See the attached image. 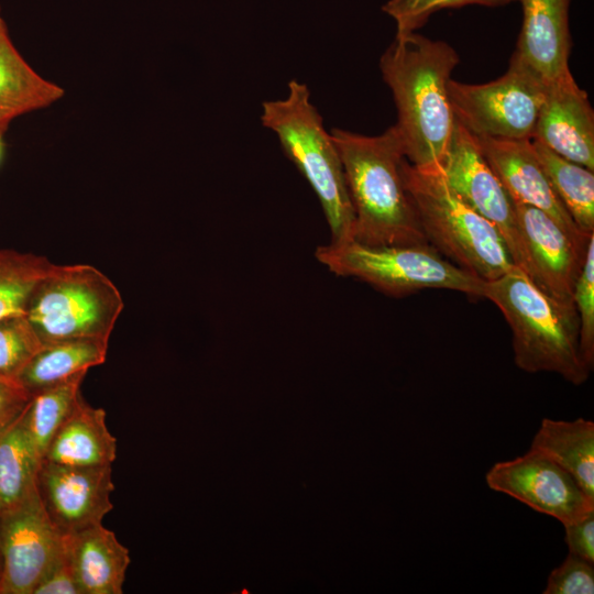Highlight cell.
<instances>
[{
  "label": "cell",
  "mask_w": 594,
  "mask_h": 594,
  "mask_svg": "<svg viewBox=\"0 0 594 594\" xmlns=\"http://www.w3.org/2000/svg\"><path fill=\"white\" fill-rule=\"evenodd\" d=\"M460 57L444 41L417 32L396 34L380 59L397 109L394 125L407 161L420 169L442 168L455 119L448 85Z\"/></svg>",
  "instance_id": "cell-1"
},
{
  "label": "cell",
  "mask_w": 594,
  "mask_h": 594,
  "mask_svg": "<svg viewBox=\"0 0 594 594\" xmlns=\"http://www.w3.org/2000/svg\"><path fill=\"white\" fill-rule=\"evenodd\" d=\"M355 216L353 240L365 245L429 243L404 178L406 161L396 128L367 136L333 128Z\"/></svg>",
  "instance_id": "cell-2"
},
{
  "label": "cell",
  "mask_w": 594,
  "mask_h": 594,
  "mask_svg": "<svg viewBox=\"0 0 594 594\" xmlns=\"http://www.w3.org/2000/svg\"><path fill=\"white\" fill-rule=\"evenodd\" d=\"M482 298L504 315L513 333L517 367L528 373H557L574 385L587 381L592 371L580 352L574 302L551 297L516 265L485 282Z\"/></svg>",
  "instance_id": "cell-3"
},
{
  "label": "cell",
  "mask_w": 594,
  "mask_h": 594,
  "mask_svg": "<svg viewBox=\"0 0 594 594\" xmlns=\"http://www.w3.org/2000/svg\"><path fill=\"white\" fill-rule=\"evenodd\" d=\"M262 124L272 130L286 156L316 193L331 242L353 240L355 216L339 151L310 101L306 84L293 79L284 99L262 103Z\"/></svg>",
  "instance_id": "cell-4"
},
{
  "label": "cell",
  "mask_w": 594,
  "mask_h": 594,
  "mask_svg": "<svg viewBox=\"0 0 594 594\" xmlns=\"http://www.w3.org/2000/svg\"><path fill=\"white\" fill-rule=\"evenodd\" d=\"M404 178L424 234L440 254L485 282L515 266L499 231L449 186L442 168L420 169L406 158Z\"/></svg>",
  "instance_id": "cell-5"
},
{
  "label": "cell",
  "mask_w": 594,
  "mask_h": 594,
  "mask_svg": "<svg viewBox=\"0 0 594 594\" xmlns=\"http://www.w3.org/2000/svg\"><path fill=\"white\" fill-rule=\"evenodd\" d=\"M316 258L338 276L353 277L393 297L442 288L482 298L485 280L446 260L431 244L365 245L354 240L318 246Z\"/></svg>",
  "instance_id": "cell-6"
},
{
  "label": "cell",
  "mask_w": 594,
  "mask_h": 594,
  "mask_svg": "<svg viewBox=\"0 0 594 594\" xmlns=\"http://www.w3.org/2000/svg\"><path fill=\"white\" fill-rule=\"evenodd\" d=\"M123 307L118 287L97 267L56 264L35 288L25 316L43 344L109 339Z\"/></svg>",
  "instance_id": "cell-7"
},
{
  "label": "cell",
  "mask_w": 594,
  "mask_h": 594,
  "mask_svg": "<svg viewBox=\"0 0 594 594\" xmlns=\"http://www.w3.org/2000/svg\"><path fill=\"white\" fill-rule=\"evenodd\" d=\"M546 80L516 54L499 78L480 85L450 79L454 119L475 136L531 139Z\"/></svg>",
  "instance_id": "cell-8"
},
{
  "label": "cell",
  "mask_w": 594,
  "mask_h": 594,
  "mask_svg": "<svg viewBox=\"0 0 594 594\" xmlns=\"http://www.w3.org/2000/svg\"><path fill=\"white\" fill-rule=\"evenodd\" d=\"M0 594H33L64 552L63 535L50 519L37 490L0 514Z\"/></svg>",
  "instance_id": "cell-9"
},
{
  "label": "cell",
  "mask_w": 594,
  "mask_h": 594,
  "mask_svg": "<svg viewBox=\"0 0 594 594\" xmlns=\"http://www.w3.org/2000/svg\"><path fill=\"white\" fill-rule=\"evenodd\" d=\"M442 172L449 186L495 226L514 264L528 275L514 202L482 155L474 135L457 121Z\"/></svg>",
  "instance_id": "cell-10"
},
{
  "label": "cell",
  "mask_w": 594,
  "mask_h": 594,
  "mask_svg": "<svg viewBox=\"0 0 594 594\" xmlns=\"http://www.w3.org/2000/svg\"><path fill=\"white\" fill-rule=\"evenodd\" d=\"M487 486L534 510L568 525L594 512L575 480L543 453L529 449L524 455L495 463L486 473Z\"/></svg>",
  "instance_id": "cell-11"
},
{
  "label": "cell",
  "mask_w": 594,
  "mask_h": 594,
  "mask_svg": "<svg viewBox=\"0 0 594 594\" xmlns=\"http://www.w3.org/2000/svg\"><path fill=\"white\" fill-rule=\"evenodd\" d=\"M111 465L78 466L42 460L36 490L50 519L63 535L102 524L113 509Z\"/></svg>",
  "instance_id": "cell-12"
},
{
  "label": "cell",
  "mask_w": 594,
  "mask_h": 594,
  "mask_svg": "<svg viewBox=\"0 0 594 594\" xmlns=\"http://www.w3.org/2000/svg\"><path fill=\"white\" fill-rule=\"evenodd\" d=\"M513 202L529 278L551 297L573 302L588 242L574 240L544 211Z\"/></svg>",
  "instance_id": "cell-13"
},
{
  "label": "cell",
  "mask_w": 594,
  "mask_h": 594,
  "mask_svg": "<svg viewBox=\"0 0 594 594\" xmlns=\"http://www.w3.org/2000/svg\"><path fill=\"white\" fill-rule=\"evenodd\" d=\"M535 140L558 155L594 170V111L570 69L546 80Z\"/></svg>",
  "instance_id": "cell-14"
},
{
  "label": "cell",
  "mask_w": 594,
  "mask_h": 594,
  "mask_svg": "<svg viewBox=\"0 0 594 594\" xmlns=\"http://www.w3.org/2000/svg\"><path fill=\"white\" fill-rule=\"evenodd\" d=\"M474 138L482 155L513 201L544 211L574 240L588 242L594 233L583 234L573 222L554 194L531 139Z\"/></svg>",
  "instance_id": "cell-15"
},
{
  "label": "cell",
  "mask_w": 594,
  "mask_h": 594,
  "mask_svg": "<svg viewBox=\"0 0 594 594\" xmlns=\"http://www.w3.org/2000/svg\"><path fill=\"white\" fill-rule=\"evenodd\" d=\"M522 7V25L514 54L544 80L570 69V0H512Z\"/></svg>",
  "instance_id": "cell-16"
},
{
  "label": "cell",
  "mask_w": 594,
  "mask_h": 594,
  "mask_svg": "<svg viewBox=\"0 0 594 594\" xmlns=\"http://www.w3.org/2000/svg\"><path fill=\"white\" fill-rule=\"evenodd\" d=\"M65 551L81 594H122L129 549L102 524L65 535Z\"/></svg>",
  "instance_id": "cell-17"
},
{
  "label": "cell",
  "mask_w": 594,
  "mask_h": 594,
  "mask_svg": "<svg viewBox=\"0 0 594 594\" xmlns=\"http://www.w3.org/2000/svg\"><path fill=\"white\" fill-rule=\"evenodd\" d=\"M106 410L80 395L75 407L52 438L43 460L78 466L112 464L117 438L110 432Z\"/></svg>",
  "instance_id": "cell-18"
},
{
  "label": "cell",
  "mask_w": 594,
  "mask_h": 594,
  "mask_svg": "<svg viewBox=\"0 0 594 594\" xmlns=\"http://www.w3.org/2000/svg\"><path fill=\"white\" fill-rule=\"evenodd\" d=\"M65 95L57 84L40 75L13 44L0 18V132L16 118L51 107Z\"/></svg>",
  "instance_id": "cell-19"
},
{
  "label": "cell",
  "mask_w": 594,
  "mask_h": 594,
  "mask_svg": "<svg viewBox=\"0 0 594 594\" xmlns=\"http://www.w3.org/2000/svg\"><path fill=\"white\" fill-rule=\"evenodd\" d=\"M530 449L543 453L565 470L594 499V422L542 419Z\"/></svg>",
  "instance_id": "cell-20"
},
{
  "label": "cell",
  "mask_w": 594,
  "mask_h": 594,
  "mask_svg": "<svg viewBox=\"0 0 594 594\" xmlns=\"http://www.w3.org/2000/svg\"><path fill=\"white\" fill-rule=\"evenodd\" d=\"M109 339L76 338L44 343L19 381L34 393L61 383L106 361Z\"/></svg>",
  "instance_id": "cell-21"
},
{
  "label": "cell",
  "mask_w": 594,
  "mask_h": 594,
  "mask_svg": "<svg viewBox=\"0 0 594 594\" xmlns=\"http://www.w3.org/2000/svg\"><path fill=\"white\" fill-rule=\"evenodd\" d=\"M543 172L578 229L594 233V174L531 140Z\"/></svg>",
  "instance_id": "cell-22"
},
{
  "label": "cell",
  "mask_w": 594,
  "mask_h": 594,
  "mask_svg": "<svg viewBox=\"0 0 594 594\" xmlns=\"http://www.w3.org/2000/svg\"><path fill=\"white\" fill-rule=\"evenodd\" d=\"M40 463L21 414L0 431V514L15 507L36 490Z\"/></svg>",
  "instance_id": "cell-23"
},
{
  "label": "cell",
  "mask_w": 594,
  "mask_h": 594,
  "mask_svg": "<svg viewBox=\"0 0 594 594\" xmlns=\"http://www.w3.org/2000/svg\"><path fill=\"white\" fill-rule=\"evenodd\" d=\"M86 374V371L80 372L34 393L22 413L29 440L41 462L55 432L79 399L80 385Z\"/></svg>",
  "instance_id": "cell-24"
},
{
  "label": "cell",
  "mask_w": 594,
  "mask_h": 594,
  "mask_svg": "<svg viewBox=\"0 0 594 594\" xmlns=\"http://www.w3.org/2000/svg\"><path fill=\"white\" fill-rule=\"evenodd\" d=\"M55 266L42 255L0 250V320L25 315L35 288Z\"/></svg>",
  "instance_id": "cell-25"
},
{
  "label": "cell",
  "mask_w": 594,
  "mask_h": 594,
  "mask_svg": "<svg viewBox=\"0 0 594 594\" xmlns=\"http://www.w3.org/2000/svg\"><path fill=\"white\" fill-rule=\"evenodd\" d=\"M43 345L25 315L0 320V375L19 380Z\"/></svg>",
  "instance_id": "cell-26"
},
{
  "label": "cell",
  "mask_w": 594,
  "mask_h": 594,
  "mask_svg": "<svg viewBox=\"0 0 594 594\" xmlns=\"http://www.w3.org/2000/svg\"><path fill=\"white\" fill-rule=\"evenodd\" d=\"M573 302L579 317V344L584 363L594 367V234L590 238L582 272L575 283Z\"/></svg>",
  "instance_id": "cell-27"
},
{
  "label": "cell",
  "mask_w": 594,
  "mask_h": 594,
  "mask_svg": "<svg viewBox=\"0 0 594 594\" xmlns=\"http://www.w3.org/2000/svg\"><path fill=\"white\" fill-rule=\"evenodd\" d=\"M469 4L495 7L502 0H388L383 11L396 22V34L416 32L439 10Z\"/></svg>",
  "instance_id": "cell-28"
},
{
  "label": "cell",
  "mask_w": 594,
  "mask_h": 594,
  "mask_svg": "<svg viewBox=\"0 0 594 594\" xmlns=\"http://www.w3.org/2000/svg\"><path fill=\"white\" fill-rule=\"evenodd\" d=\"M543 594H593L594 566L569 552L548 576Z\"/></svg>",
  "instance_id": "cell-29"
},
{
  "label": "cell",
  "mask_w": 594,
  "mask_h": 594,
  "mask_svg": "<svg viewBox=\"0 0 594 594\" xmlns=\"http://www.w3.org/2000/svg\"><path fill=\"white\" fill-rule=\"evenodd\" d=\"M31 397L19 380L0 375V431L24 411Z\"/></svg>",
  "instance_id": "cell-30"
},
{
  "label": "cell",
  "mask_w": 594,
  "mask_h": 594,
  "mask_svg": "<svg viewBox=\"0 0 594 594\" xmlns=\"http://www.w3.org/2000/svg\"><path fill=\"white\" fill-rule=\"evenodd\" d=\"M33 594H81L65 551L36 585Z\"/></svg>",
  "instance_id": "cell-31"
},
{
  "label": "cell",
  "mask_w": 594,
  "mask_h": 594,
  "mask_svg": "<svg viewBox=\"0 0 594 594\" xmlns=\"http://www.w3.org/2000/svg\"><path fill=\"white\" fill-rule=\"evenodd\" d=\"M563 526L569 552L594 564V512L581 520Z\"/></svg>",
  "instance_id": "cell-32"
},
{
  "label": "cell",
  "mask_w": 594,
  "mask_h": 594,
  "mask_svg": "<svg viewBox=\"0 0 594 594\" xmlns=\"http://www.w3.org/2000/svg\"><path fill=\"white\" fill-rule=\"evenodd\" d=\"M2 133L0 132V162L3 155V142H2Z\"/></svg>",
  "instance_id": "cell-33"
},
{
  "label": "cell",
  "mask_w": 594,
  "mask_h": 594,
  "mask_svg": "<svg viewBox=\"0 0 594 594\" xmlns=\"http://www.w3.org/2000/svg\"><path fill=\"white\" fill-rule=\"evenodd\" d=\"M2 575V551H1V538H0V580Z\"/></svg>",
  "instance_id": "cell-34"
},
{
  "label": "cell",
  "mask_w": 594,
  "mask_h": 594,
  "mask_svg": "<svg viewBox=\"0 0 594 594\" xmlns=\"http://www.w3.org/2000/svg\"><path fill=\"white\" fill-rule=\"evenodd\" d=\"M503 1V4H506L508 2H510L512 0H502Z\"/></svg>",
  "instance_id": "cell-35"
},
{
  "label": "cell",
  "mask_w": 594,
  "mask_h": 594,
  "mask_svg": "<svg viewBox=\"0 0 594 594\" xmlns=\"http://www.w3.org/2000/svg\"><path fill=\"white\" fill-rule=\"evenodd\" d=\"M0 18H1V6H0Z\"/></svg>",
  "instance_id": "cell-36"
}]
</instances>
